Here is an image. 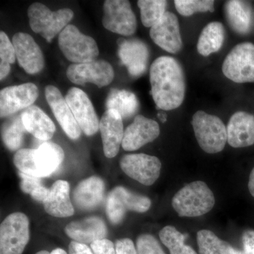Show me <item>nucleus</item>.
Listing matches in <instances>:
<instances>
[{
  "instance_id": "1",
  "label": "nucleus",
  "mask_w": 254,
  "mask_h": 254,
  "mask_svg": "<svg viewBox=\"0 0 254 254\" xmlns=\"http://www.w3.org/2000/svg\"><path fill=\"white\" fill-rule=\"evenodd\" d=\"M150 82L155 105L162 110L181 106L185 98L186 82L180 63L170 56H162L150 66Z\"/></svg>"
},
{
  "instance_id": "2",
  "label": "nucleus",
  "mask_w": 254,
  "mask_h": 254,
  "mask_svg": "<svg viewBox=\"0 0 254 254\" xmlns=\"http://www.w3.org/2000/svg\"><path fill=\"white\" fill-rule=\"evenodd\" d=\"M64 159V153L60 145L46 141L38 148L18 150L15 153L14 163L20 173L43 178L54 173Z\"/></svg>"
},
{
  "instance_id": "3",
  "label": "nucleus",
  "mask_w": 254,
  "mask_h": 254,
  "mask_svg": "<svg viewBox=\"0 0 254 254\" xmlns=\"http://www.w3.org/2000/svg\"><path fill=\"white\" fill-rule=\"evenodd\" d=\"M213 191L204 182L188 184L178 190L172 200L174 210L179 216L195 218L208 213L215 205Z\"/></svg>"
},
{
  "instance_id": "4",
  "label": "nucleus",
  "mask_w": 254,
  "mask_h": 254,
  "mask_svg": "<svg viewBox=\"0 0 254 254\" xmlns=\"http://www.w3.org/2000/svg\"><path fill=\"white\" fill-rule=\"evenodd\" d=\"M192 127L196 141L209 154L220 153L227 142V127L218 117L199 110L193 115Z\"/></svg>"
},
{
  "instance_id": "5",
  "label": "nucleus",
  "mask_w": 254,
  "mask_h": 254,
  "mask_svg": "<svg viewBox=\"0 0 254 254\" xmlns=\"http://www.w3.org/2000/svg\"><path fill=\"white\" fill-rule=\"evenodd\" d=\"M31 28L48 43L68 26L73 17L72 10L65 8L52 11L46 5L33 3L28 9Z\"/></svg>"
},
{
  "instance_id": "6",
  "label": "nucleus",
  "mask_w": 254,
  "mask_h": 254,
  "mask_svg": "<svg viewBox=\"0 0 254 254\" xmlns=\"http://www.w3.org/2000/svg\"><path fill=\"white\" fill-rule=\"evenodd\" d=\"M58 42L60 49L65 58L73 64L93 61L99 55V49L95 40L81 33L72 24H68L60 33Z\"/></svg>"
},
{
  "instance_id": "7",
  "label": "nucleus",
  "mask_w": 254,
  "mask_h": 254,
  "mask_svg": "<svg viewBox=\"0 0 254 254\" xmlns=\"http://www.w3.org/2000/svg\"><path fill=\"white\" fill-rule=\"evenodd\" d=\"M151 206V200L124 187H117L110 192L106 200V213L113 225L123 221L127 211L145 213Z\"/></svg>"
},
{
  "instance_id": "8",
  "label": "nucleus",
  "mask_w": 254,
  "mask_h": 254,
  "mask_svg": "<svg viewBox=\"0 0 254 254\" xmlns=\"http://www.w3.org/2000/svg\"><path fill=\"white\" fill-rule=\"evenodd\" d=\"M29 240V220L25 214H10L1 222L0 254H22Z\"/></svg>"
},
{
  "instance_id": "9",
  "label": "nucleus",
  "mask_w": 254,
  "mask_h": 254,
  "mask_svg": "<svg viewBox=\"0 0 254 254\" xmlns=\"http://www.w3.org/2000/svg\"><path fill=\"white\" fill-rule=\"evenodd\" d=\"M222 73L237 83L254 82V45L240 43L227 55L222 66Z\"/></svg>"
},
{
  "instance_id": "10",
  "label": "nucleus",
  "mask_w": 254,
  "mask_h": 254,
  "mask_svg": "<svg viewBox=\"0 0 254 254\" xmlns=\"http://www.w3.org/2000/svg\"><path fill=\"white\" fill-rule=\"evenodd\" d=\"M103 25L108 31L124 36L134 34L136 17L127 0H106L103 5Z\"/></svg>"
},
{
  "instance_id": "11",
  "label": "nucleus",
  "mask_w": 254,
  "mask_h": 254,
  "mask_svg": "<svg viewBox=\"0 0 254 254\" xmlns=\"http://www.w3.org/2000/svg\"><path fill=\"white\" fill-rule=\"evenodd\" d=\"M66 76L75 84L81 86L91 83L102 88L112 83L115 71L108 62L95 60L88 63L72 64L66 70Z\"/></svg>"
},
{
  "instance_id": "12",
  "label": "nucleus",
  "mask_w": 254,
  "mask_h": 254,
  "mask_svg": "<svg viewBox=\"0 0 254 254\" xmlns=\"http://www.w3.org/2000/svg\"><path fill=\"white\" fill-rule=\"evenodd\" d=\"M120 167L127 176L145 186H150L160 177L162 164L157 157L138 153L125 155L120 160Z\"/></svg>"
},
{
  "instance_id": "13",
  "label": "nucleus",
  "mask_w": 254,
  "mask_h": 254,
  "mask_svg": "<svg viewBox=\"0 0 254 254\" xmlns=\"http://www.w3.org/2000/svg\"><path fill=\"white\" fill-rule=\"evenodd\" d=\"M65 99L81 131L87 136L95 134L99 129L100 122L86 93L73 87L68 90Z\"/></svg>"
},
{
  "instance_id": "14",
  "label": "nucleus",
  "mask_w": 254,
  "mask_h": 254,
  "mask_svg": "<svg viewBox=\"0 0 254 254\" xmlns=\"http://www.w3.org/2000/svg\"><path fill=\"white\" fill-rule=\"evenodd\" d=\"M39 95L38 87L32 83L6 87L0 91V116H12L27 109L36 102Z\"/></svg>"
},
{
  "instance_id": "15",
  "label": "nucleus",
  "mask_w": 254,
  "mask_h": 254,
  "mask_svg": "<svg viewBox=\"0 0 254 254\" xmlns=\"http://www.w3.org/2000/svg\"><path fill=\"white\" fill-rule=\"evenodd\" d=\"M12 43L19 66L26 73L36 74L43 70L45 60L43 52L33 37L26 33H16L13 36Z\"/></svg>"
},
{
  "instance_id": "16",
  "label": "nucleus",
  "mask_w": 254,
  "mask_h": 254,
  "mask_svg": "<svg viewBox=\"0 0 254 254\" xmlns=\"http://www.w3.org/2000/svg\"><path fill=\"white\" fill-rule=\"evenodd\" d=\"M160 133V126L157 122L143 115H137L133 123L125 129L122 146L126 151L139 149L155 141Z\"/></svg>"
},
{
  "instance_id": "17",
  "label": "nucleus",
  "mask_w": 254,
  "mask_h": 254,
  "mask_svg": "<svg viewBox=\"0 0 254 254\" xmlns=\"http://www.w3.org/2000/svg\"><path fill=\"white\" fill-rule=\"evenodd\" d=\"M150 36L157 46L175 54L181 50L182 39L180 23L176 15L166 11L156 25L150 28Z\"/></svg>"
},
{
  "instance_id": "18",
  "label": "nucleus",
  "mask_w": 254,
  "mask_h": 254,
  "mask_svg": "<svg viewBox=\"0 0 254 254\" xmlns=\"http://www.w3.org/2000/svg\"><path fill=\"white\" fill-rule=\"evenodd\" d=\"M46 98L58 123L70 138L78 139L81 129L61 92L54 86H46Z\"/></svg>"
},
{
  "instance_id": "19",
  "label": "nucleus",
  "mask_w": 254,
  "mask_h": 254,
  "mask_svg": "<svg viewBox=\"0 0 254 254\" xmlns=\"http://www.w3.org/2000/svg\"><path fill=\"white\" fill-rule=\"evenodd\" d=\"M99 129L104 154L113 158L118 154L125 133L120 114L116 110H107L100 119Z\"/></svg>"
},
{
  "instance_id": "20",
  "label": "nucleus",
  "mask_w": 254,
  "mask_h": 254,
  "mask_svg": "<svg viewBox=\"0 0 254 254\" xmlns=\"http://www.w3.org/2000/svg\"><path fill=\"white\" fill-rule=\"evenodd\" d=\"M118 44L119 56L128 73L132 76H141L146 70L149 59V50L145 43L138 39L120 38Z\"/></svg>"
},
{
  "instance_id": "21",
  "label": "nucleus",
  "mask_w": 254,
  "mask_h": 254,
  "mask_svg": "<svg viewBox=\"0 0 254 254\" xmlns=\"http://www.w3.org/2000/svg\"><path fill=\"white\" fill-rule=\"evenodd\" d=\"M227 143L233 148L254 144V115L245 111L234 114L227 127Z\"/></svg>"
},
{
  "instance_id": "22",
  "label": "nucleus",
  "mask_w": 254,
  "mask_h": 254,
  "mask_svg": "<svg viewBox=\"0 0 254 254\" xmlns=\"http://www.w3.org/2000/svg\"><path fill=\"white\" fill-rule=\"evenodd\" d=\"M64 230L71 240L85 245L103 240L108 233L104 220L95 216L71 222Z\"/></svg>"
},
{
  "instance_id": "23",
  "label": "nucleus",
  "mask_w": 254,
  "mask_h": 254,
  "mask_svg": "<svg viewBox=\"0 0 254 254\" xmlns=\"http://www.w3.org/2000/svg\"><path fill=\"white\" fill-rule=\"evenodd\" d=\"M105 183L101 178L93 176L80 182L73 191V201L78 208L91 210L103 202Z\"/></svg>"
},
{
  "instance_id": "24",
  "label": "nucleus",
  "mask_w": 254,
  "mask_h": 254,
  "mask_svg": "<svg viewBox=\"0 0 254 254\" xmlns=\"http://www.w3.org/2000/svg\"><path fill=\"white\" fill-rule=\"evenodd\" d=\"M225 14L230 28L237 34L247 36L254 24L253 6L250 1L230 0L225 4Z\"/></svg>"
},
{
  "instance_id": "25",
  "label": "nucleus",
  "mask_w": 254,
  "mask_h": 254,
  "mask_svg": "<svg viewBox=\"0 0 254 254\" xmlns=\"http://www.w3.org/2000/svg\"><path fill=\"white\" fill-rule=\"evenodd\" d=\"M47 213L56 218L72 216L74 208L69 195V185L64 180H58L50 189V193L43 203Z\"/></svg>"
},
{
  "instance_id": "26",
  "label": "nucleus",
  "mask_w": 254,
  "mask_h": 254,
  "mask_svg": "<svg viewBox=\"0 0 254 254\" xmlns=\"http://www.w3.org/2000/svg\"><path fill=\"white\" fill-rule=\"evenodd\" d=\"M26 131L37 139L48 141L54 136L56 127L53 120L38 107L32 105L21 113Z\"/></svg>"
},
{
  "instance_id": "27",
  "label": "nucleus",
  "mask_w": 254,
  "mask_h": 254,
  "mask_svg": "<svg viewBox=\"0 0 254 254\" xmlns=\"http://www.w3.org/2000/svg\"><path fill=\"white\" fill-rule=\"evenodd\" d=\"M225 38L223 25L218 21H213L205 26L200 33L197 50L200 55L208 57L221 49Z\"/></svg>"
},
{
  "instance_id": "28",
  "label": "nucleus",
  "mask_w": 254,
  "mask_h": 254,
  "mask_svg": "<svg viewBox=\"0 0 254 254\" xmlns=\"http://www.w3.org/2000/svg\"><path fill=\"white\" fill-rule=\"evenodd\" d=\"M105 106L107 110H116L123 119L130 118L139 108L136 95L126 90L113 89L110 92Z\"/></svg>"
},
{
  "instance_id": "29",
  "label": "nucleus",
  "mask_w": 254,
  "mask_h": 254,
  "mask_svg": "<svg viewBox=\"0 0 254 254\" xmlns=\"http://www.w3.org/2000/svg\"><path fill=\"white\" fill-rule=\"evenodd\" d=\"M197 243L199 254H245L209 230L198 232Z\"/></svg>"
},
{
  "instance_id": "30",
  "label": "nucleus",
  "mask_w": 254,
  "mask_h": 254,
  "mask_svg": "<svg viewBox=\"0 0 254 254\" xmlns=\"http://www.w3.org/2000/svg\"><path fill=\"white\" fill-rule=\"evenodd\" d=\"M26 131L21 114L11 117L3 125L1 131L3 142L6 148L11 151L19 149Z\"/></svg>"
},
{
  "instance_id": "31",
  "label": "nucleus",
  "mask_w": 254,
  "mask_h": 254,
  "mask_svg": "<svg viewBox=\"0 0 254 254\" xmlns=\"http://www.w3.org/2000/svg\"><path fill=\"white\" fill-rule=\"evenodd\" d=\"M160 241L170 254H198L190 246L185 245V235L174 226H165L159 232Z\"/></svg>"
},
{
  "instance_id": "32",
  "label": "nucleus",
  "mask_w": 254,
  "mask_h": 254,
  "mask_svg": "<svg viewBox=\"0 0 254 254\" xmlns=\"http://www.w3.org/2000/svg\"><path fill=\"white\" fill-rule=\"evenodd\" d=\"M141 11V22L145 27L151 28L166 13L168 2L165 0H139L137 2Z\"/></svg>"
},
{
  "instance_id": "33",
  "label": "nucleus",
  "mask_w": 254,
  "mask_h": 254,
  "mask_svg": "<svg viewBox=\"0 0 254 254\" xmlns=\"http://www.w3.org/2000/svg\"><path fill=\"white\" fill-rule=\"evenodd\" d=\"M175 7L179 14L184 16H192L196 12H213V0H175Z\"/></svg>"
},
{
  "instance_id": "34",
  "label": "nucleus",
  "mask_w": 254,
  "mask_h": 254,
  "mask_svg": "<svg viewBox=\"0 0 254 254\" xmlns=\"http://www.w3.org/2000/svg\"><path fill=\"white\" fill-rule=\"evenodd\" d=\"M136 249L138 254H166L158 240L149 234H143L138 237Z\"/></svg>"
},
{
  "instance_id": "35",
  "label": "nucleus",
  "mask_w": 254,
  "mask_h": 254,
  "mask_svg": "<svg viewBox=\"0 0 254 254\" xmlns=\"http://www.w3.org/2000/svg\"><path fill=\"white\" fill-rule=\"evenodd\" d=\"M16 58L14 45L4 31L0 32V64H14Z\"/></svg>"
},
{
  "instance_id": "36",
  "label": "nucleus",
  "mask_w": 254,
  "mask_h": 254,
  "mask_svg": "<svg viewBox=\"0 0 254 254\" xmlns=\"http://www.w3.org/2000/svg\"><path fill=\"white\" fill-rule=\"evenodd\" d=\"M19 176L21 177V182L20 183V187L21 190L24 193H28L31 195L35 190L39 188L40 187L43 186L42 185V178L30 175H26L22 173H20Z\"/></svg>"
},
{
  "instance_id": "37",
  "label": "nucleus",
  "mask_w": 254,
  "mask_h": 254,
  "mask_svg": "<svg viewBox=\"0 0 254 254\" xmlns=\"http://www.w3.org/2000/svg\"><path fill=\"white\" fill-rule=\"evenodd\" d=\"M91 248L94 254H116L115 244L107 239L95 241L91 244Z\"/></svg>"
},
{
  "instance_id": "38",
  "label": "nucleus",
  "mask_w": 254,
  "mask_h": 254,
  "mask_svg": "<svg viewBox=\"0 0 254 254\" xmlns=\"http://www.w3.org/2000/svg\"><path fill=\"white\" fill-rule=\"evenodd\" d=\"M116 254H138L133 241L128 238L120 239L115 244Z\"/></svg>"
},
{
  "instance_id": "39",
  "label": "nucleus",
  "mask_w": 254,
  "mask_h": 254,
  "mask_svg": "<svg viewBox=\"0 0 254 254\" xmlns=\"http://www.w3.org/2000/svg\"><path fill=\"white\" fill-rule=\"evenodd\" d=\"M68 254H94L91 248L85 244L72 241L68 245Z\"/></svg>"
},
{
  "instance_id": "40",
  "label": "nucleus",
  "mask_w": 254,
  "mask_h": 254,
  "mask_svg": "<svg viewBox=\"0 0 254 254\" xmlns=\"http://www.w3.org/2000/svg\"><path fill=\"white\" fill-rule=\"evenodd\" d=\"M50 190L46 188V187L41 186L39 188L35 190L33 193H31V196L33 199L37 200V201L42 202L44 203L45 200L47 199L48 195H49Z\"/></svg>"
},
{
  "instance_id": "41",
  "label": "nucleus",
  "mask_w": 254,
  "mask_h": 254,
  "mask_svg": "<svg viewBox=\"0 0 254 254\" xmlns=\"http://www.w3.org/2000/svg\"><path fill=\"white\" fill-rule=\"evenodd\" d=\"M11 70V66L7 64H0V79L3 80L7 76Z\"/></svg>"
},
{
  "instance_id": "42",
  "label": "nucleus",
  "mask_w": 254,
  "mask_h": 254,
  "mask_svg": "<svg viewBox=\"0 0 254 254\" xmlns=\"http://www.w3.org/2000/svg\"><path fill=\"white\" fill-rule=\"evenodd\" d=\"M248 188L251 194L254 198V168L251 172L250 180H249Z\"/></svg>"
},
{
  "instance_id": "43",
  "label": "nucleus",
  "mask_w": 254,
  "mask_h": 254,
  "mask_svg": "<svg viewBox=\"0 0 254 254\" xmlns=\"http://www.w3.org/2000/svg\"><path fill=\"white\" fill-rule=\"evenodd\" d=\"M36 254H67L63 249L57 248L52 251L51 252H48V251H41L37 252Z\"/></svg>"
},
{
  "instance_id": "44",
  "label": "nucleus",
  "mask_w": 254,
  "mask_h": 254,
  "mask_svg": "<svg viewBox=\"0 0 254 254\" xmlns=\"http://www.w3.org/2000/svg\"><path fill=\"white\" fill-rule=\"evenodd\" d=\"M158 118L160 119V120H161L163 123H165V121H166L167 118H166V115L165 114H164L163 113H158Z\"/></svg>"
}]
</instances>
